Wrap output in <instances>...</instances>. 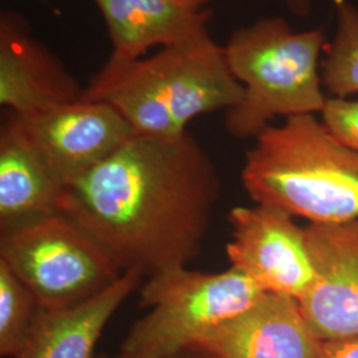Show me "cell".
<instances>
[{
  "instance_id": "8fae6325",
  "label": "cell",
  "mask_w": 358,
  "mask_h": 358,
  "mask_svg": "<svg viewBox=\"0 0 358 358\" xmlns=\"http://www.w3.org/2000/svg\"><path fill=\"white\" fill-rule=\"evenodd\" d=\"M78 83L17 13L0 16V103L29 115L81 99Z\"/></svg>"
},
{
  "instance_id": "5bb4252c",
  "label": "cell",
  "mask_w": 358,
  "mask_h": 358,
  "mask_svg": "<svg viewBox=\"0 0 358 358\" xmlns=\"http://www.w3.org/2000/svg\"><path fill=\"white\" fill-rule=\"evenodd\" d=\"M112 41L109 64H128L153 47H167L208 28V10H189L167 0H94Z\"/></svg>"
},
{
  "instance_id": "7c38bea8",
  "label": "cell",
  "mask_w": 358,
  "mask_h": 358,
  "mask_svg": "<svg viewBox=\"0 0 358 358\" xmlns=\"http://www.w3.org/2000/svg\"><path fill=\"white\" fill-rule=\"evenodd\" d=\"M65 185L8 112L0 130V230L62 214Z\"/></svg>"
},
{
  "instance_id": "e0dca14e",
  "label": "cell",
  "mask_w": 358,
  "mask_h": 358,
  "mask_svg": "<svg viewBox=\"0 0 358 358\" xmlns=\"http://www.w3.org/2000/svg\"><path fill=\"white\" fill-rule=\"evenodd\" d=\"M38 300L0 262V356L17 358L38 315Z\"/></svg>"
},
{
  "instance_id": "3957f363",
  "label": "cell",
  "mask_w": 358,
  "mask_h": 358,
  "mask_svg": "<svg viewBox=\"0 0 358 358\" xmlns=\"http://www.w3.org/2000/svg\"><path fill=\"white\" fill-rule=\"evenodd\" d=\"M327 44L322 27L296 31L278 16L235 29L224 51L244 94L226 112L231 136L256 138L276 117L321 113L328 100L320 63Z\"/></svg>"
},
{
  "instance_id": "d6986e66",
  "label": "cell",
  "mask_w": 358,
  "mask_h": 358,
  "mask_svg": "<svg viewBox=\"0 0 358 358\" xmlns=\"http://www.w3.org/2000/svg\"><path fill=\"white\" fill-rule=\"evenodd\" d=\"M319 358H358V336L321 341Z\"/></svg>"
},
{
  "instance_id": "9a60e30c",
  "label": "cell",
  "mask_w": 358,
  "mask_h": 358,
  "mask_svg": "<svg viewBox=\"0 0 358 358\" xmlns=\"http://www.w3.org/2000/svg\"><path fill=\"white\" fill-rule=\"evenodd\" d=\"M81 100L108 103L125 118L136 136L177 137L180 131L152 57L109 64L90 80Z\"/></svg>"
},
{
  "instance_id": "6da1fadb",
  "label": "cell",
  "mask_w": 358,
  "mask_h": 358,
  "mask_svg": "<svg viewBox=\"0 0 358 358\" xmlns=\"http://www.w3.org/2000/svg\"><path fill=\"white\" fill-rule=\"evenodd\" d=\"M220 195L217 167L192 134H133L65 189L62 214L103 244L122 272L186 267L205 243Z\"/></svg>"
},
{
  "instance_id": "8992f818",
  "label": "cell",
  "mask_w": 358,
  "mask_h": 358,
  "mask_svg": "<svg viewBox=\"0 0 358 358\" xmlns=\"http://www.w3.org/2000/svg\"><path fill=\"white\" fill-rule=\"evenodd\" d=\"M231 242L226 247L232 268L243 272L267 294L297 301L316 282L306 227L276 206H238L229 214Z\"/></svg>"
},
{
  "instance_id": "9c48e42d",
  "label": "cell",
  "mask_w": 358,
  "mask_h": 358,
  "mask_svg": "<svg viewBox=\"0 0 358 358\" xmlns=\"http://www.w3.org/2000/svg\"><path fill=\"white\" fill-rule=\"evenodd\" d=\"M152 60L183 133L194 118L222 109L227 112L243 99V85L231 72L224 47L217 45L208 28L162 47Z\"/></svg>"
},
{
  "instance_id": "52a82bcc",
  "label": "cell",
  "mask_w": 358,
  "mask_h": 358,
  "mask_svg": "<svg viewBox=\"0 0 358 358\" xmlns=\"http://www.w3.org/2000/svg\"><path fill=\"white\" fill-rule=\"evenodd\" d=\"M10 113L65 187L134 134L115 108L100 101L80 99L29 115Z\"/></svg>"
},
{
  "instance_id": "ba28073f",
  "label": "cell",
  "mask_w": 358,
  "mask_h": 358,
  "mask_svg": "<svg viewBox=\"0 0 358 358\" xmlns=\"http://www.w3.org/2000/svg\"><path fill=\"white\" fill-rule=\"evenodd\" d=\"M308 250L316 282L299 304L320 341L358 336V219L344 223H309Z\"/></svg>"
},
{
  "instance_id": "30bf717a",
  "label": "cell",
  "mask_w": 358,
  "mask_h": 358,
  "mask_svg": "<svg viewBox=\"0 0 358 358\" xmlns=\"http://www.w3.org/2000/svg\"><path fill=\"white\" fill-rule=\"evenodd\" d=\"M320 345L296 299L266 294L192 348L210 358H319Z\"/></svg>"
},
{
  "instance_id": "7a4b0ae2",
  "label": "cell",
  "mask_w": 358,
  "mask_h": 358,
  "mask_svg": "<svg viewBox=\"0 0 358 358\" xmlns=\"http://www.w3.org/2000/svg\"><path fill=\"white\" fill-rule=\"evenodd\" d=\"M245 154L244 189L309 223L358 219V152L333 137L315 115L268 127Z\"/></svg>"
},
{
  "instance_id": "ac0fdd59",
  "label": "cell",
  "mask_w": 358,
  "mask_h": 358,
  "mask_svg": "<svg viewBox=\"0 0 358 358\" xmlns=\"http://www.w3.org/2000/svg\"><path fill=\"white\" fill-rule=\"evenodd\" d=\"M320 115L333 137L358 152V99L328 97Z\"/></svg>"
},
{
  "instance_id": "d4e9b609",
  "label": "cell",
  "mask_w": 358,
  "mask_h": 358,
  "mask_svg": "<svg viewBox=\"0 0 358 358\" xmlns=\"http://www.w3.org/2000/svg\"><path fill=\"white\" fill-rule=\"evenodd\" d=\"M40 1H48V0H40Z\"/></svg>"
},
{
  "instance_id": "7402d4cb",
  "label": "cell",
  "mask_w": 358,
  "mask_h": 358,
  "mask_svg": "<svg viewBox=\"0 0 358 358\" xmlns=\"http://www.w3.org/2000/svg\"><path fill=\"white\" fill-rule=\"evenodd\" d=\"M170 358H210L206 353L201 352L199 349H195V348H187L182 352L177 353L176 356Z\"/></svg>"
},
{
  "instance_id": "4fadbf2b",
  "label": "cell",
  "mask_w": 358,
  "mask_h": 358,
  "mask_svg": "<svg viewBox=\"0 0 358 358\" xmlns=\"http://www.w3.org/2000/svg\"><path fill=\"white\" fill-rule=\"evenodd\" d=\"M142 279L141 272L128 271L108 289L81 304L40 307L17 358H93L106 324L140 288Z\"/></svg>"
},
{
  "instance_id": "5b68a950",
  "label": "cell",
  "mask_w": 358,
  "mask_h": 358,
  "mask_svg": "<svg viewBox=\"0 0 358 358\" xmlns=\"http://www.w3.org/2000/svg\"><path fill=\"white\" fill-rule=\"evenodd\" d=\"M0 262L47 309L81 304L124 275L103 244L65 214L1 232Z\"/></svg>"
},
{
  "instance_id": "cb8c5ba5",
  "label": "cell",
  "mask_w": 358,
  "mask_h": 358,
  "mask_svg": "<svg viewBox=\"0 0 358 358\" xmlns=\"http://www.w3.org/2000/svg\"><path fill=\"white\" fill-rule=\"evenodd\" d=\"M96 358H108V357H106V356H99V357H96Z\"/></svg>"
},
{
  "instance_id": "ffe728a7",
  "label": "cell",
  "mask_w": 358,
  "mask_h": 358,
  "mask_svg": "<svg viewBox=\"0 0 358 358\" xmlns=\"http://www.w3.org/2000/svg\"><path fill=\"white\" fill-rule=\"evenodd\" d=\"M271 1L282 3L291 13H294L297 16H304V17L309 16L312 10L310 0H271Z\"/></svg>"
},
{
  "instance_id": "603a6c76",
  "label": "cell",
  "mask_w": 358,
  "mask_h": 358,
  "mask_svg": "<svg viewBox=\"0 0 358 358\" xmlns=\"http://www.w3.org/2000/svg\"><path fill=\"white\" fill-rule=\"evenodd\" d=\"M120 358H145V357H137V356H130V355H122V353H120Z\"/></svg>"
},
{
  "instance_id": "2e32d148",
  "label": "cell",
  "mask_w": 358,
  "mask_h": 358,
  "mask_svg": "<svg viewBox=\"0 0 358 358\" xmlns=\"http://www.w3.org/2000/svg\"><path fill=\"white\" fill-rule=\"evenodd\" d=\"M336 29L321 63L324 90L329 97L358 94V7L350 0H334Z\"/></svg>"
},
{
  "instance_id": "277c9868",
  "label": "cell",
  "mask_w": 358,
  "mask_h": 358,
  "mask_svg": "<svg viewBox=\"0 0 358 358\" xmlns=\"http://www.w3.org/2000/svg\"><path fill=\"white\" fill-rule=\"evenodd\" d=\"M138 291L140 307L149 312L130 328L120 353L145 358H170L192 348L267 294L232 267L217 273L167 269L149 276Z\"/></svg>"
},
{
  "instance_id": "44dd1931",
  "label": "cell",
  "mask_w": 358,
  "mask_h": 358,
  "mask_svg": "<svg viewBox=\"0 0 358 358\" xmlns=\"http://www.w3.org/2000/svg\"><path fill=\"white\" fill-rule=\"evenodd\" d=\"M167 1L189 10H205L203 7L210 0H167Z\"/></svg>"
}]
</instances>
